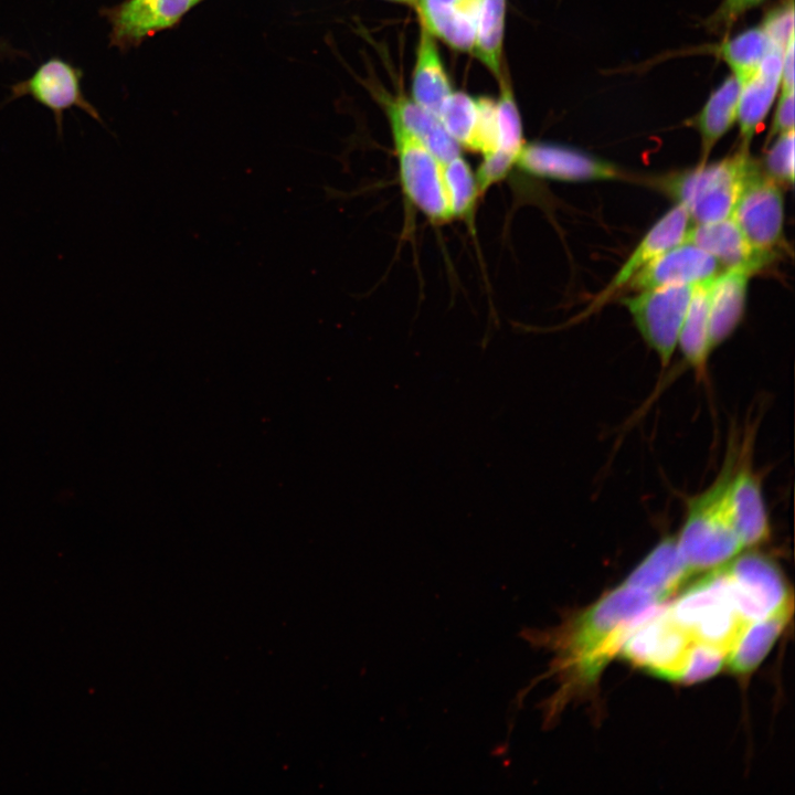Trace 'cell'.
<instances>
[{"label":"cell","mask_w":795,"mask_h":795,"mask_svg":"<svg viewBox=\"0 0 795 795\" xmlns=\"http://www.w3.org/2000/svg\"><path fill=\"white\" fill-rule=\"evenodd\" d=\"M690 216L682 204L677 203L667 211L639 241L626 262L597 295L590 309H597L615 293L626 287L632 277L643 267L669 248L685 241L690 229Z\"/></svg>","instance_id":"obj_15"},{"label":"cell","mask_w":795,"mask_h":795,"mask_svg":"<svg viewBox=\"0 0 795 795\" xmlns=\"http://www.w3.org/2000/svg\"><path fill=\"white\" fill-rule=\"evenodd\" d=\"M761 163L740 148L721 160L661 178L658 186L682 204L695 224L721 221L732 215L749 177Z\"/></svg>","instance_id":"obj_3"},{"label":"cell","mask_w":795,"mask_h":795,"mask_svg":"<svg viewBox=\"0 0 795 795\" xmlns=\"http://www.w3.org/2000/svg\"><path fill=\"white\" fill-rule=\"evenodd\" d=\"M728 457L716 481L688 505L677 547L691 574L718 569L744 549L732 521L728 486L734 464Z\"/></svg>","instance_id":"obj_2"},{"label":"cell","mask_w":795,"mask_h":795,"mask_svg":"<svg viewBox=\"0 0 795 795\" xmlns=\"http://www.w3.org/2000/svg\"><path fill=\"white\" fill-rule=\"evenodd\" d=\"M391 2L402 3V4H409V6H415L417 0H386Z\"/></svg>","instance_id":"obj_38"},{"label":"cell","mask_w":795,"mask_h":795,"mask_svg":"<svg viewBox=\"0 0 795 795\" xmlns=\"http://www.w3.org/2000/svg\"><path fill=\"white\" fill-rule=\"evenodd\" d=\"M731 216L754 247L777 254L784 241V198L762 166L746 180Z\"/></svg>","instance_id":"obj_11"},{"label":"cell","mask_w":795,"mask_h":795,"mask_svg":"<svg viewBox=\"0 0 795 795\" xmlns=\"http://www.w3.org/2000/svg\"><path fill=\"white\" fill-rule=\"evenodd\" d=\"M83 76L81 67L60 56H52L42 62L28 78L12 84L7 102L29 96L46 107L53 114L60 138L63 135L64 113L74 107L104 125L99 112L83 93Z\"/></svg>","instance_id":"obj_8"},{"label":"cell","mask_w":795,"mask_h":795,"mask_svg":"<svg viewBox=\"0 0 795 795\" xmlns=\"http://www.w3.org/2000/svg\"><path fill=\"white\" fill-rule=\"evenodd\" d=\"M727 661V656L708 645L695 644L689 654L680 681L693 683L716 675Z\"/></svg>","instance_id":"obj_32"},{"label":"cell","mask_w":795,"mask_h":795,"mask_svg":"<svg viewBox=\"0 0 795 795\" xmlns=\"http://www.w3.org/2000/svg\"><path fill=\"white\" fill-rule=\"evenodd\" d=\"M733 604L749 623L780 606L792 594L778 568L767 558L745 554L722 565Z\"/></svg>","instance_id":"obj_10"},{"label":"cell","mask_w":795,"mask_h":795,"mask_svg":"<svg viewBox=\"0 0 795 795\" xmlns=\"http://www.w3.org/2000/svg\"><path fill=\"white\" fill-rule=\"evenodd\" d=\"M685 241L709 253L724 269H742L751 275L777 256L754 247L732 216L690 226Z\"/></svg>","instance_id":"obj_14"},{"label":"cell","mask_w":795,"mask_h":795,"mask_svg":"<svg viewBox=\"0 0 795 795\" xmlns=\"http://www.w3.org/2000/svg\"><path fill=\"white\" fill-rule=\"evenodd\" d=\"M506 0H481L473 52L498 80L502 74Z\"/></svg>","instance_id":"obj_26"},{"label":"cell","mask_w":795,"mask_h":795,"mask_svg":"<svg viewBox=\"0 0 795 795\" xmlns=\"http://www.w3.org/2000/svg\"><path fill=\"white\" fill-rule=\"evenodd\" d=\"M793 612V598L789 597L774 611L752 623L725 664L734 674L753 671L765 658L784 629Z\"/></svg>","instance_id":"obj_23"},{"label":"cell","mask_w":795,"mask_h":795,"mask_svg":"<svg viewBox=\"0 0 795 795\" xmlns=\"http://www.w3.org/2000/svg\"><path fill=\"white\" fill-rule=\"evenodd\" d=\"M712 279L695 286L677 344L698 378L706 375L708 359L712 352L709 340V305Z\"/></svg>","instance_id":"obj_24"},{"label":"cell","mask_w":795,"mask_h":795,"mask_svg":"<svg viewBox=\"0 0 795 795\" xmlns=\"http://www.w3.org/2000/svg\"><path fill=\"white\" fill-rule=\"evenodd\" d=\"M762 30L767 36L770 49L784 51L794 38V3L786 0L765 15Z\"/></svg>","instance_id":"obj_33"},{"label":"cell","mask_w":795,"mask_h":795,"mask_svg":"<svg viewBox=\"0 0 795 795\" xmlns=\"http://www.w3.org/2000/svg\"><path fill=\"white\" fill-rule=\"evenodd\" d=\"M782 92L794 91V38L789 40L782 59Z\"/></svg>","instance_id":"obj_36"},{"label":"cell","mask_w":795,"mask_h":795,"mask_svg":"<svg viewBox=\"0 0 795 795\" xmlns=\"http://www.w3.org/2000/svg\"><path fill=\"white\" fill-rule=\"evenodd\" d=\"M729 507L735 531L744 548L765 542L770 537V520L760 477L750 459L734 457L728 486Z\"/></svg>","instance_id":"obj_16"},{"label":"cell","mask_w":795,"mask_h":795,"mask_svg":"<svg viewBox=\"0 0 795 795\" xmlns=\"http://www.w3.org/2000/svg\"><path fill=\"white\" fill-rule=\"evenodd\" d=\"M202 0H121L102 7L98 14L109 25V46L126 53L148 38L177 26Z\"/></svg>","instance_id":"obj_9"},{"label":"cell","mask_w":795,"mask_h":795,"mask_svg":"<svg viewBox=\"0 0 795 795\" xmlns=\"http://www.w3.org/2000/svg\"><path fill=\"white\" fill-rule=\"evenodd\" d=\"M763 171L780 184L794 181V130L778 135L761 165Z\"/></svg>","instance_id":"obj_31"},{"label":"cell","mask_w":795,"mask_h":795,"mask_svg":"<svg viewBox=\"0 0 795 795\" xmlns=\"http://www.w3.org/2000/svg\"><path fill=\"white\" fill-rule=\"evenodd\" d=\"M659 604L650 594L623 583L556 628L522 630V638L531 646L554 653L552 672L561 687L544 707L547 720L576 686L591 683L598 676L632 629Z\"/></svg>","instance_id":"obj_1"},{"label":"cell","mask_w":795,"mask_h":795,"mask_svg":"<svg viewBox=\"0 0 795 795\" xmlns=\"http://www.w3.org/2000/svg\"><path fill=\"white\" fill-rule=\"evenodd\" d=\"M695 286H661L622 299L640 336L656 352L662 367L669 363L677 348Z\"/></svg>","instance_id":"obj_7"},{"label":"cell","mask_w":795,"mask_h":795,"mask_svg":"<svg viewBox=\"0 0 795 795\" xmlns=\"http://www.w3.org/2000/svg\"><path fill=\"white\" fill-rule=\"evenodd\" d=\"M500 91L497 105V148L495 157L512 167L524 146L522 125L510 81L501 74L499 77ZM486 156V157H489Z\"/></svg>","instance_id":"obj_27"},{"label":"cell","mask_w":795,"mask_h":795,"mask_svg":"<svg viewBox=\"0 0 795 795\" xmlns=\"http://www.w3.org/2000/svg\"><path fill=\"white\" fill-rule=\"evenodd\" d=\"M389 117V116H388ZM400 181L409 200L434 222L453 218L443 163L398 120L389 117Z\"/></svg>","instance_id":"obj_6"},{"label":"cell","mask_w":795,"mask_h":795,"mask_svg":"<svg viewBox=\"0 0 795 795\" xmlns=\"http://www.w3.org/2000/svg\"><path fill=\"white\" fill-rule=\"evenodd\" d=\"M443 171L453 216L467 215L479 190L476 176L460 155L443 163Z\"/></svg>","instance_id":"obj_30"},{"label":"cell","mask_w":795,"mask_h":795,"mask_svg":"<svg viewBox=\"0 0 795 795\" xmlns=\"http://www.w3.org/2000/svg\"><path fill=\"white\" fill-rule=\"evenodd\" d=\"M750 277L751 274L742 269H724L713 277L709 305L711 351L725 341L741 322Z\"/></svg>","instance_id":"obj_20"},{"label":"cell","mask_w":795,"mask_h":795,"mask_svg":"<svg viewBox=\"0 0 795 795\" xmlns=\"http://www.w3.org/2000/svg\"><path fill=\"white\" fill-rule=\"evenodd\" d=\"M0 51L6 54L15 53V51L11 50L7 43H1V42H0Z\"/></svg>","instance_id":"obj_37"},{"label":"cell","mask_w":795,"mask_h":795,"mask_svg":"<svg viewBox=\"0 0 795 795\" xmlns=\"http://www.w3.org/2000/svg\"><path fill=\"white\" fill-rule=\"evenodd\" d=\"M690 575L678 550L676 537H669L644 558L624 583L650 594L661 603Z\"/></svg>","instance_id":"obj_19"},{"label":"cell","mask_w":795,"mask_h":795,"mask_svg":"<svg viewBox=\"0 0 795 795\" xmlns=\"http://www.w3.org/2000/svg\"><path fill=\"white\" fill-rule=\"evenodd\" d=\"M667 611L695 644L711 646L727 658L751 625L732 602L722 566L708 571Z\"/></svg>","instance_id":"obj_4"},{"label":"cell","mask_w":795,"mask_h":795,"mask_svg":"<svg viewBox=\"0 0 795 795\" xmlns=\"http://www.w3.org/2000/svg\"><path fill=\"white\" fill-rule=\"evenodd\" d=\"M789 130H794V91L782 92L767 141Z\"/></svg>","instance_id":"obj_35"},{"label":"cell","mask_w":795,"mask_h":795,"mask_svg":"<svg viewBox=\"0 0 795 795\" xmlns=\"http://www.w3.org/2000/svg\"><path fill=\"white\" fill-rule=\"evenodd\" d=\"M481 0H417L421 26L460 52H473Z\"/></svg>","instance_id":"obj_17"},{"label":"cell","mask_w":795,"mask_h":795,"mask_svg":"<svg viewBox=\"0 0 795 795\" xmlns=\"http://www.w3.org/2000/svg\"><path fill=\"white\" fill-rule=\"evenodd\" d=\"M740 92L739 81L733 75L730 76L712 93L702 110L692 119L691 125L701 137L700 163L707 162L714 145L735 121Z\"/></svg>","instance_id":"obj_25"},{"label":"cell","mask_w":795,"mask_h":795,"mask_svg":"<svg viewBox=\"0 0 795 795\" xmlns=\"http://www.w3.org/2000/svg\"><path fill=\"white\" fill-rule=\"evenodd\" d=\"M436 39L421 26L412 73V99L437 116L443 103L453 93Z\"/></svg>","instance_id":"obj_22"},{"label":"cell","mask_w":795,"mask_h":795,"mask_svg":"<svg viewBox=\"0 0 795 795\" xmlns=\"http://www.w3.org/2000/svg\"><path fill=\"white\" fill-rule=\"evenodd\" d=\"M381 97L388 116L398 120L442 163L460 155V146L446 131L436 115L403 95Z\"/></svg>","instance_id":"obj_21"},{"label":"cell","mask_w":795,"mask_h":795,"mask_svg":"<svg viewBox=\"0 0 795 795\" xmlns=\"http://www.w3.org/2000/svg\"><path fill=\"white\" fill-rule=\"evenodd\" d=\"M437 117L459 146L471 149L479 123L477 98L464 92H453L443 103Z\"/></svg>","instance_id":"obj_29"},{"label":"cell","mask_w":795,"mask_h":795,"mask_svg":"<svg viewBox=\"0 0 795 795\" xmlns=\"http://www.w3.org/2000/svg\"><path fill=\"white\" fill-rule=\"evenodd\" d=\"M516 163L530 174L562 181L614 180L622 177L621 170L612 162L553 144L524 145Z\"/></svg>","instance_id":"obj_12"},{"label":"cell","mask_w":795,"mask_h":795,"mask_svg":"<svg viewBox=\"0 0 795 795\" xmlns=\"http://www.w3.org/2000/svg\"><path fill=\"white\" fill-rule=\"evenodd\" d=\"M770 50L762 28L749 29L723 42L719 54L733 71L741 87L756 73L761 61Z\"/></svg>","instance_id":"obj_28"},{"label":"cell","mask_w":795,"mask_h":795,"mask_svg":"<svg viewBox=\"0 0 795 795\" xmlns=\"http://www.w3.org/2000/svg\"><path fill=\"white\" fill-rule=\"evenodd\" d=\"M764 0H723L722 4L708 20V26L713 29H728L749 9H752Z\"/></svg>","instance_id":"obj_34"},{"label":"cell","mask_w":795,"mask_h":795,"mask_svg":"<svg viewBox=\"0 0 795 795\" xmlns=\"http://www.w3.org/2000/svg\"><path fill=\"white\" fill-rule=\"evenodd\" d=\"M693 645L666 606L657 607L636 625L619 651L627 660L657 677L680 681Z\"/></svg>","instance_id":"obj_5"},{"label":"cell","mask_w":795,"mask_h":795,"mask_svg":"<svg viewBox=\"0 0 795 795\" xmlns=\"http://www.w3.org/2000/svg\"><path fill=\"white\" fill-rule=\"evenodd\" d=\"M720 268L709 253L683 241L637 272L626 287L640 292L668 285H697L717 276Z\"/></svg>","instance_id":"obj_13"},{"label":"cell","mask_w":795,"mask_h":795,"mask_svg":"<svg viewBox=\"0 0 795 795\" xmlns=\"http://www.w3.org/2000/svg\"><path fill=\"white\" fill-rule=\"evenodd\" d=\"M783 52L770 49L756 73L741 87L736 112L741 148L749 149L775 99L782 76Z\"/></svg>","instance_id":"obj_18"}]
</instances>
